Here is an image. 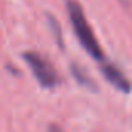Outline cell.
<instances>
[{
	"instance_id": "obj_5",
	"label": "cell",
	"mask_w": 132,
	"mask_h": 132,
	"mask_svg": "<svg viewBox=\"0 0 132 132\" xmlns=\"http://www.w3.org/2000/svg\"><path fill=\"white\" fill-rule=\"evenodd\" d=\"M47 20H48V27H50V30H51V33H53V36H54L56 44H57L61 48H64V39H62V33H61V25H59V22H57L51 14H47Z\"/></svg>"
},
{
	"instance_id": "obj_4",
	"label": "cell",
	"mask_w": 132,
	"mask_h": 132,
	"mask_svg": "<svg viewBox=\"0 0 132 132\" xmlns=\"http://www.w3.org/2000/svg\"><path fill=\"white\" fill-rule=\"evenodd\" d=\"M72 72H73V76L78 79V82H79V84H82L84 87H89L90 90H95V89H96L95 82L87 76V73H86L81 67H78L76 64H73V65H72Z\"/></svg>"
},
{
	"instance_id": "obj_2",
	"label": "cell",
	"mask_w": 132,
	"mask_h": 132,
	"mask_svg": "<svg viewBox=\"0 0 132 132\" xmlns=\"http://www.w3.org/2000/svg\"><path fill=\"white\" fill-rule=\"evenodd\" d=\"M23 61L28 64V67L37 82L45 87V89H53L57 86V73L53 67V64L42 54L36 51H25L23 53Z\"/></svg>"
},
{
	"instance_id": "obj_6",
	"label": "cell",
	"mask_w": 132,
	"mask_h": 132,
	"mask_svg": "<svg viewBox=\"0 0 132 132\" xmlns=\"http://www.w3.org/2000/svg\"><path fill=\"white\" fill-rule=\"evenodd\" d=\"M47 132H64V130H62L59 126L53 124V126H50V127H48V130H47Z\"/></svg>"
},
{
	"instance_id": "obj_3",
	"label": "cell",
	"mask_w": 132,
	"mask_h": 132,
	"mask_svg": "<svg viewBox=\"0 0 132 132\" xmlns=\"http://www.w3.org/2000/svg\"><path fill=\"white\" fill-rule=\"evenodd\" d=\"M101 73H103V76H104L115 89H118V90H121V92H124V93L130 92V89H132L130 81L126 78V75L117 67V65H113V64H110V62H104V64L101 65Z\"/></svg>"
},
{
	"instance_id": "obj_1",
	"label": "cell",
	"mask_w": 132,
	"mask_h": 132,
	"mask_svg": "<svg viewBox=\"0 0 132 132\" xmlns=\"http://www.w3.org/2000/svg\"><path fill=\"white\" fill-rule=\"evenodd\" d=\"M67 13L69 19L72 22V27L75 30V34L79 40V44L84 47V50L96 61L103 59V50L87 22V17L84 14L82 6L76 2V0H67Z\"/></svg>"
}]
</instances>
